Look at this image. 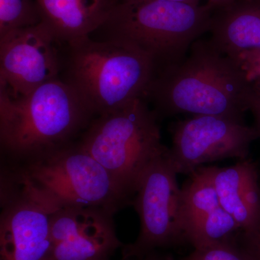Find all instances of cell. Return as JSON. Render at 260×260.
<instances>
[{"instance_id":"3","label":"cell","mask_w":260,"mask_h":260,"mask_svg":"<svg viewBox=\"0 0 260 260\" xmlns=\"http://www.w3.org/2000/svg\"><path fill=\"white\" fill-rule=\"evenodd\" d=\"M67 46L64 80L95 117L143 98L156 71L151 56L118 38L88 37Z\"/></svg>"},{"instance_id":"9","label":"cell","mask_w":260,"mask_h":260,"mask_svg":"<svg viewBox=\"0 0 260 260\" xmlns=\"http://www.w3.org/2000/svg\"><path fill=\"white\" fill-rule=\"evenodd\" d=\"M0 260H47L51 215L56 210L2 168Z\"/></svg>"},{"instance_id":"11","label":"cell","mask_w":260,"mask_h":260,"mask_svg":"<svg viewBox=\"0 0 260 260\" xmlns=\"http://www.w3.org/2000/svg\"><path fill=\"white\" fill-rule=\"evenodd\" d=\"M114 213L93 207L64 206L51 215L52 249L47 260H110L124 244Z\"/></svg>"},{"instance_id":"22","label":"cell","mask_w":260,"mask_h":260,"mask_svg":"<svg viewBox=\"0 0 260 260\" xmlns=\"http://www.w3.org/2000/svg\"><path fill=\"white\" fill-rule=\"evenodd\" d=\"M140 260H172L170 256L167 254L159 253L158 251H154L148 255L145 256L143 259Z\"/></svg>"},{"instance_id":"17","label":"cell","mask_w":260,"mask_h":260,"mask_svg":"<svg viewBox=\"0 0 260 260\" xmlns=\"http://www.w3.org/2000/svg\"><path fill=\"white\" fill-rule=\"evenodd\" d=\"M180 260H254L242 244L240 234L237 237L194 249Z\"/></svg>"},{"instance_id":"24","label":"cell","mask_w":260,"mask_h":260,"mask_svg":"<svg viewBox=\"0 0 260 260\" xmlns=\"http://www.w3.org/2000/svg\"><path fill=\"white\" fill-rule=\"evenodd\" d=\"M121 260H124V259H121Z\"/></svg>"},{"instance_id":"2","label":"cell","mask_w":260,"mask_h":260,"mask_svg":"<svg viewBox=\"0 0 260 260\" xmlns=\"http://www.w3.org/2000/svg\"><path fill=\"white\" fill-rule=\"evenodd\" d=\"M95 117L79 93L57 78L12 99L0 90V144L8 162H19L74 142Z\"/></svg>"},{"instance_id":"19","label":"cell","mask_w":260,"mask_h":260,"mask_svg":"<svg viewBox=\"0 0 260 260\" xmlns=\"http://www.w3.org/2000/svg\"><path fill=\"white\" fill-rule=\"evenodd\" d=\"M240 239L254 259L260 260V225L255 232L249 235L242 233Z\"/></svg>"},{"instance_id":"18","label":"cell","mask_w":260,"mask_h":260,"mask_svg":"<svg viewBox=\"0 0 260 260\" xmlns=\"http://www.w3.org/2000/svg\"><path fill=\"white\" fill-rule=\"evenodd\" d=\"M235 60L246 73L255 93L260 94V49L243 51Z\"/></svg>"},{"instance_id":"4","label":"cell","mask_w":260,"mask_h":260,"mask_svg":"<svg viewBox=\"0 0 260 260\" xmlns=\"http://www.w3.org/2000/svg\"><path fill=\"white\" fill-rule=\"evenodd\" d=\"M5 167L54 208L93 207L115 214L132 201L102 164L73 142Z\"/></svg>"},{"instance_id":"5","label":"cell","mask_w":260,"mask_h":260,"mask_svg":"<svg viewBox=\"0 0 260 260\" xmlns=\"http://www.w3.org/2000/svg\"><path fill=\"white\" fill-rule=\"evenodd\" d=\"M159 119L143 98L95 116L78 140L133 201L142 176L167 150Z\"/></svg>"},{"instance_id":"21","label":"cell","mask_w":260,"mask_h":260,"mask_svg":"<svg viewBox=\"0 0 260 260\" xmlns=\"http://www.w3.org/2000/svg\"><path fill=\"white\" fill-rule=\"evenodd\" d=\"M207 1H208L207 4L215 10L232 5L236 2L241 1V0H207Z\"/></svg>"},{"instance_id":"8","label":"cell","mask_w":260,"mask_h":260,"mask_svg":"<svg viewBox=\"0 0 260 260\" xmlns=\"http://www.w3.org/2000/svg\"><path fill=\"white\" fill-rule=\"evenodd\" d=\"M168 155L179 174H190L205 164L248 158L251 143L260 138L255 126L224 116L194 115L172 126Z\"/></svg>"},{"instance_id":"10","label":"cell","mask_w":260,"mask_h":260,"mask_svg":"<svg viewBox=\"0 0 260 260\" xmlns=\"http://www.w3.org/2000/svg\"><path fill=\"white\" fill-rule=\"evenodd\" d=\"M61 44L43 22L0 37V90L12 99L57 79L64 62Z\"/></svg>"},{"instance_id":"20","label":"cell","mask_w":260,"mask_h":260,"mask_svg":"<svg viewBox=\"0 0 260 260\" xmlns=\"http://www.w3.org/2000/svg\"><path fill=\"white\" fill-rule=\"evenodd\" d=\"M250 112L254 115V119H255L256 129L258 130L260 136V94L255 93L253 98L252 102H251Z\"/></svg>"},{"instance_id":"14","label":"cell","mask_w":260,"mask_h":260,"mask_svg":"<svg viewBox=\"0 0 260 260\" xmlns=\"http://www.w3.org/2000/svg\"><path fill=\"white\" fill-rule=\"evenodd\" d=\"M42 22L67 45L102 28L117 0H35Z\"/></svg>"},{"instance_id":"7","label":"cell","mask_w":260,"mask_h":260,"mask_svg":"<svg viewBox=\"0 0 260 260\" xmlns=\"http://www.w3.org/2000/svg\"><path fill=\"white\" fill-rule=\"evenodd\" d=\"M167 150L142 176L132 204L139 215L140 230L132 244L121 248V259L140 260L154 251L186 242L181 215L178 173Z\"/></svg>"},{"instance_id":"6","label":"cell","mask_w":260,"mask_h":260,"mask_svg":"<svg viewBox=\"0 0 260 260\" xmlns=\"http://www.w3.org/2000/svg\"><path fill=\"white\" fill-rule=\"evenodd\" d=\"M213 13L208 4L119 2L102 28L108 38L126 41L151 56L157 71L186 57L191 45L209 31Z\"/></svg>"},{"instance_id":"15","label":"cell","mask_w":260,"mask_h":260,"mask_svg":"<svg viewBox=\"0 0 260 260\" xmlns=\"http://www.w3.org/2000/svg\"><path fill=\"white\" fill-rule=\"evenodd\" d=\"M209 31L212 47L232 59L260 49V1L241 0L214 10Z\"/></svg>"},{"instance_id":"1","label":"cell","mask_w":260,"mask_h":260,"mask_svg":"<svg viewBox=\"0 0 260 260\" xmlns=\"http://www.w3.org/2000/svg\"><path fill=\"white\" fill-rule=\"evenodd\" d=\"M254 94L239 63L199 39L181 62L155 72L143 99L159 120L187 113L244 121Z\"/></svg>"},{"instance_id":"25","label":"cell","mask_w":260,"mask_h":260,"mask_svg":"<svg viewBox=\"0 0 260 260\" xmlns=\"http://www.w3.org/2000/svg\"><path fill=\"white\" fill-rule=\"evenodd\" d=\"M259 1H260V0H259Z\"/></svg>"},{"instance_id":"16","label":"cell","mask_w":260,"mask_h":260,"mask_svg":"<svg viewBox=\"0 0 260 260\" xmlns=\"http://www.w3.org/2000/svg\"><path fill=\"white\" fill-rule=\"evenodd\" d=\"M42 22L35 0H0V37Z\"/></svg>"},{"instance_id":"23","label":"cell","mask_w":260,"mask_h":260,"mask_svg":"<svg viewBox=\"0 0 260 260\" xmlns=\"http://www.w3.org/2000/svg\"><path fill=\"white\" fill-rule=\"evenodd\" d=\"M150 1H176V2H183V3H191V4H200L201 0H121L120 2H124V3H144V2Z\"/></svg>"},{"instance_id":"12","label":"cell","mask_w":260,"mask_h":260,"mask_svg":"<svg viewBox=\"0 0 260 260\" xmlns=\"http://www.w3.org/2000/svg\"><path fill=\"white\" fill-rule=\"evenodd\" d=\"M181 215L186 242L194 249L238 237L240 227L220 205L216 191L201 168L181 189Z\"/></svg>"},{"instance_id":"13","label":"cell","mask_w":260,"mask_h":260,"mask_svg":"<svg viewBox=\"0 0 260 260\" xmlns=\"http://www.w3.org/2000/svg\"><path fill=\"white\" fill-rule=\"evenodd\" d=\"M211 181L220 205L234 218L243 234L260 225V183L258 168L251 159L229 167H200Z\"/></svg>"}]
</instances>
